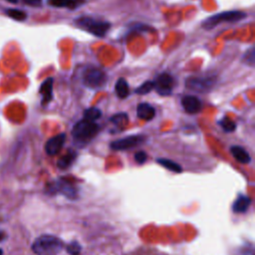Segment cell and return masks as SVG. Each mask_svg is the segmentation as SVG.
Masks as SVG:
<instances>
[{
	"instance_id": "6da1fadb",
	"label": "cell",
	"mask_w": 255,
	"mask_h": 255,
	"mask_svg": "<svg viewBox=\"0 0 255 255\" xmlns=\"http://www.w3.org/2000/svg\"><path fill=\"white\" fill-rule=\"evenodd\" d=\"M64 247L63 241L53 235L44 234L35 239L32 250L36 255H58Z\"/></svg>"
},
{
	"instance_id": "7a4b0ae2",
	"label": "cell",
	"mask_w": 255,
	"mask_h": 255,
	"mask_svg": "<svg viewBox=\"0 0 255 255\" xmlns=\"http://www.w3.org/2000/svg\"><path fill=\"white\" fill-rule=\"evenodd\" d=\"M76 25L82 30L100 38L104 37L111 28V24L109 22L88 16L78 18L76 20Z\"/></svg>"
},
{
	"instance_id": "3957f363",
	"label": "cell",
	"mask_w": 255,
	"mask_h": 255,
	"mask_svg": "<svg viewBox=\"0 0 255 255\" xmlns=\"http://www.w3.org/2000/svg\"><path fill=\"white\" fill-rule=\"evenodd\" d=\"M246 17V13L238 10H232V11H224L215 15L210 16L209 18L205 19L202 22V28L205 30H211L221 24L222 22H228V23H234L238 22Z\"/></svg>"
},
{
	"instance_id": "277c9868",
	"label": "cell",
	"mask_w": 255,
	"mask_h": 255,
	"mask_svg": "<svg viewBox=\"0 0 255 255\" xmlns=\"http://www.w3.org/2000/svg\"><path fill=\"white\" fill-rule=\"evenodd\" d=\"M100 127L92 121L83 119L79 121L72 129L73 137L80 142H88L99 131Z\"/></svg>"
},
{
	"instance_id": "5b68a950",
	"label": "cell",
	"mask_w": 255,
	"mask_h": 255,
	"mask_svg": "<svg viewBox=\"0 0 255 255\" xmlns=\"http://www.w3.org/2000/svg\"><path fill=\"white\" fill-rule=\"evenodd\" d=\"M83 82L90 89H101L107 83V75L101 69L91 67L85 71Z\"/></svg>"
},
{
	"instance_id": "8992f818",
	"label": "cell",
	"mask_w": 255,
	"mask_h": 255,
	"mask_svg": "<svg viewBox=\"0 0 255 255\" xmlns=\"http://www.w3.org/2000/svg\"><path fill=\"white\" fill-rule=\"evenodd\" d=\"M214 85V77H189L185 82L186 88L196 93H207Z\"/></svg>"
},
{
	"instance_id": "52a82bcc",
	"label": "cell",
	"mask_w": 255,
	"mask_h": 255,
	"mask_svg": "<svg viewBox=\"0 0 255 255\" xmlns=\"http://www.w3.org/2000/svg\"><path fill=\"white\" fill-rule=\"evenodd\" d=\"M173 85V78L169 74L163 73L156 78L155 82H153V89H155L157 94L160 96H168L171 94Z\"/></svg>"
},
{
	"instance_id": "ba28073f",
	"label": "cell",
	"mask_w": 255,
	"mask_h": 255,
	"mask_svg": "<svg viewBox=\"0 0 255 255\" xmlns=\"http://www.w3.org/2000/svg\"><path fill=\"white\" fill-rule=\"evenodd\" d=\"M143 135L140 134H133V135H128L124 138L115 140L111 142V147L116 150H124L128 148H131L133 146H136L140 144L143 141Z\"/></svg>"
},
{
	"instance_id": "9c48e42d",
	"label": "cell",
	"mask_w": 255,
	"mask_h": 255,
	"mask_svg": "<svg viewBox=\"0 0 255 255\" xmlns=\"http://www.w3.org/2000/svg\"><path fill=\"white\" fill-rule=\"evenodd\" d=\"M66 139V134L65 133H59L50 139L45 144V151L49 155H56L60 152L62 149Z\"/></svg>"
},
{
	"instance_id": "30bf717a",
	"label": "cell",
	"mask_w": 255,
	"mask_h": 255,
	"mask_svg": "<svg viewBox=\"0 0 255 255\" xmlns=\"http://www.w3.org/2000/svg\"><path fill=\"white\" fill-rule=\"evenodd\" d=\"M181 105L188 114H197L201 110V102L194 96H184L181 99Z\"/></svg>"
},
{
	"instance_id": "8fae6325",
	"label": "cell",
	"mask_w": 255,
	"mask_h": 255,
	"mask_svg": "<svg viewBox=\"0 0 255 255\" xmlns=\"http://www.w3.org/2000/svg\"><path fill=\"white\" fill-rule=\"evenodd\" d=\"M39 92L42 95V105L49 104L53 98V79H46L42 83Z\"/></svg>"
},
{
	"instance_id": "7c38bea8",
	"label": "cell",
	"mask_w": 255,
	"mask_h": 255,
	"mask_svg": "<svg viewBox=\"0 0 255 255\" xmlns=\"http://www.w3.org/2000/svg\"><path fill=\"white\" fill-rule=\"evenodd\" d=\"M136 114L139 119L143 121H150L155 116V110L151 105L147 103H141L136 108Z\"/></svg>"
},
{
	"instance_id": "4fadbf2b",
	"label": "cell",
	"mask_w": 255,
	"mask_h": 255,
	"mask_svg": "<svg viewBox=\"0 0 255 255\" xmlns=\"http://www.w3.org/2000/svg\"><path fill=\"white\" fill-rule=\"evenodd\" d=\"M251 203V199L249 196L240 194L238 195L237 199L234 201L232 209L235 213H244L249 208Z\"/></svg>"
},
{
	"instance_id": "5bb4252c",
	"label": "cell",
	"mask_w": 255,
	"mask_h": 255,
	"mask_svg": "<svg viewBox=\"0 0 255 255\" xmlns=\"http://www.w3.org/2000/svg\"><path fill=\"white\" fill-rule=\"evenodd\" d=\"M55 189L64 193L67 197L71 199H74L75 197H77V190L67 180H60L59 182H57L55 184Z\"/></svg>"
},
{
	"instance_id": "9a60e30c",
	"label": "cell",
	"mask_w": 255,
	"mask_h": 255,
	"mask_svg": "<svg viewBox=\"0 0 255 255\" xmlns=\"http://www.w3.org/2000/svg\"><path fill=\"white\" fill-rule=\"evenodd\" d=\"M230 152L232 153V155L234 156V158L241 162V163H249L251 161V157L249 155V153L242 147L239 145H233L230 148Z\"/></svg>"
},
{
	"instance_id": "2e32d148",
	"label": "cell",
	"mask_w": 255,
	"mask_h": 255,
	"mask_svg": "<svg viewBox=\"0 0 255 255\" xmlns=\"http://www.w3.org/2000/svg\"><path fill=\"white\" fill-rule=\"evenodd\" d=\"M116 94L120 99H125L128 96L129 89H128V84L124 78H120L115 86Z\"/></svg>"
},
{
	"instance_id": "e0dca14e",
	"label": "cell",
	"mask_w": 255,
	"mask_h": 255,
	"mask_svg": "<svg viewBox=\"0 0 255 255\" xmlns=\"http://www.w3.org/2000/svg\"><path fill=\"white\" fill-rule=\"evenodd\" d=\"M160 165L164 166L165 168L171 170V171H174V172H181L182 168L180 165H178L177 163H175L174 161L170 160V159H167V158H158L156 160Z\"/></svg>"
},
{
	"instance_id": "ac0fdd59",
	"label": "cell",
	"mask_w": 255,
	"mask_h": 255,
	"mask_svg": "<svg viewBox=\"0 0 255 255\" xmlns=\"http://www.w3.org/2000/svg\"><path fill=\"white\" fill-rule=\"evenodd\" d=\"M6 14L8 17L16 20V21H24L27 18V14L26 12L20 10V9H14V8H10L6 10Z\"/></svg>"
},
{
	"instance_id": "d6986e66",
	"label": "cell",
	"mask_w": 255,
	"mask_h": 255,
	"mask_svg": "<svg viewBox=\"0 0 255 255\" xmlns=\"http://www.w3.org/2000/svg\"><path fill=\"white\" fill-rule=\"evenodd\" d=\"M76 157V152L74 151H69L66 155L62 156L59 160H58V166L60 168H67L68 166L71 165L72 161L74 160V158Z\"/></svg>"
},
{
	"instance_id": "ffe728a7",
	"label": "cell",
	"mask_w": 255,
	"mask_h": 255,
	"mask_svg": "<svg viewBox=\"0 0 255 255\" xmlns=\"http://www.w3.org/2000/svg\"><path fill=\"white\" fill-rule=\"evenodd\" d=\"M102 116V112L101 110H99L98 108H89L87 110H85L84 112V119L95 122L96 120L100 119Z\"/></svg>"
},
{
	"instance_id": "44dd1931",
	"label": "cell",
	"mask_w": 255,
	"mask_h": 255,
	"mask_svg": "<svg viewBox=\"0 0 255 255\" xmlns=\"http://www.w3.org/2000/svg\"><path fill=\"white\" fill-rule=\"evenodd\" d=\"M49 3L55 7H69L75 8L77 6V0H49Z\"/></svg>"
},
{
	"instance_id": "7402d4cb",
	"label": "cell",
	"mask_w": 255,
	"mask_h": 255,
	"mask_svg": "<svg viewBox=\"0 0 255 255\" xmlns=\"http://www.w3.org/2000/svg\"><path fill=\"white\" fill-rule=\"evenodd\" d=\"M219 125L221 126V128L227 131V132H230V131H233L235 128H236V125L234 124V122H232L229 118L225 117V118H222L220 121H219Z\"/></svg>"
},
{
	"instance_id": "603a6c76",
	"label": "cell",
	"mask_w": 255,
	"mask_h": 255,
	"mask_svg": "<svg viewBox=\"0 0 255 255\" xmlns=\"http://www.w3.org/2000/svg\"><path fill=\"white\" fill-rule=\"evenodd\" d=\"M128 115L125 114V113H122V114H117L115 115L111 121L114 123V125L116 126H126L127 123H128Z\"/></svg>"
},
{
	"instance_id": "cb8c5ba5",
	"label": "cell",
	"mask_w": 255,
	"mask_h": 255,
	"mask_svg": "<svg viewBox=\"0 0 255 255\" xmlns=\"http://www.w3.org/2000/svg\"><path fill=\"white\" fill-rule=\"evenodd\" d=\"M153 82L151 81H147L145 83H143L142 85H140L136 90H135V93L136 94H139V95H145L147 93H149L152 89H153Z\"/></svg>"
},
{
	"instance_id": "d4e9b609",
	"label": "cell",
	"mask_w": 255,
	"mask_h": 255,
	"mask_svg": "<svg viewBox=\"0 0 255 255\" xmlns=\"http://www.w3.org/2000/svg\"><path fill=\"white\" fill-rule=\"evenodd\" d=\"M81 245L77 241H73L67 246V252L70 255H79L81 253Z\"/></svg>"
},
{
	"instance_id": "484cf974",
	"label": "cell",
	"mask_w": 255,
	"mask_h": 255,
	"mask_svg": "<svg viewBox=\"0 0 255 255\" xmlns=\"http://www.w3.org/2000/svg\"><path fill=\"white\" fill-rule=\"evenodd\" d=\"M254 58H255V54H254V48L251 47L243 56V61L250 66H254Z\"/></svg>"
},
{
	"instance_id": "4316f807",
	"label": "cell",
	"mask_w": 255,
	"mask_h": 255,
	"mask_svg": "<svg viewBox=\"0 0 255 255\" xmlns=\"http://www.w3.org/2000/svg\"><path fill=\"white\" fill-rule=\"evenodd\" d=\"M146 158H147V155H146V153H145L144 151H142V150H139V151H137V152L134 154V159H135V161H136L137 163H139V164L144 163L145 160H146Z\"/></svg>"
},
{
	"instance_id": "83f0119b",
	"label": "cell",
	"mask_w": 255,
	"mask_h": 255,
	"mask_svg": "<svg viewBox=\"0 0 255 255\" xmlns=\"http://www.w3.org/2000/svg\"><path fill=\"white\" fill-rule=\"evenodd\" d=\"M26 4L33 7H40L42 5V0H23Z\"/></svg>"
},
{
	"instance_id": "f1b7e54d",
	"label": "cell",
	"mask_w": 255,
	"mask_h": 255,
	"mask_svg": "<svg viewBox=\"0 0 255 255\" xmlns=\"http://www.w3.org/2000/svg\"><path fill=\"white\" fill-rule=\"evenodd\" d=\"M4 237H5L4 232H3V231H0V241H2V240L4 239Z\"/></svg>"
},
{
	"instance_id": "f546056e",
	"label": "cell",
	"mask_w": 255,
	"mask_h": 255,
	"mask_svg": "<svg viewBox=\"0 0 255 255\" xmlns=\"http://www.w3.org/2000/svg\"><path fill=\"white\" fill-rule=\"evenodd\" d=\"M6 1H8V2H10V3H13V4H15V3L18 2V0H6Z\"/></svg>"
},
{
	"instance_id": "4dcf8cb0",
	"label": "cell",
	"mask_w": 255,
	"mask_h": 255,
	"mask_svg": "<svg viewBox=\"0 0 255 255\" xmlns=\"http://www.w3.org/2000/svg\"><path fill=\"white\" fill-rule=\"evenodd\" d=\"M0 255H3V250L0 248Z\"/></svg>"
}]
</instances>
